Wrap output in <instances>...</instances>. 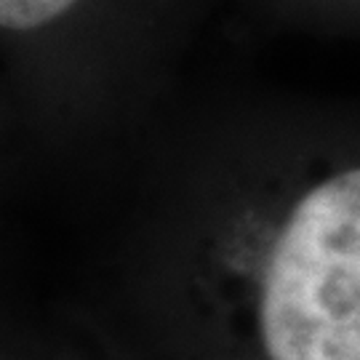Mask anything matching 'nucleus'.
<instances>
[{
	"label": "nucleus",
	"instance_id": "obj_1",
	"mask_svg": "<svg viewBox=\"0 0 360 360\" xmlns=\"http://www.w3.org/2000/svg\"><path fill=\"white\" fill-rule=\"evenodd\" d=\"M219 275L251 360H360V166L238 219Z\"/></svg>",
	"mask_w": 360,
	"mask_h": 360
},
{
	"label": "nucleus",
	"instance_id": "obj_2",
	"mask_svg": "<svg viewBox=\"0 0 360 360\" xmlns=\"http://www.w3.org/2000/svg\"><path fill=\"white\" fill-rule=\"evenodd\" d=\"M72 3L75 0H0V25L11 32L35 30L62 16Z\"/></svg>",
	"mask_w": 360,
	"mask_h": 360
}]
</instances>
